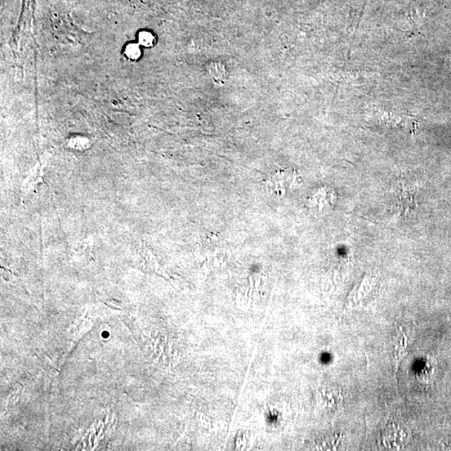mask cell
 <instances>
[{
  "label": "cell",
  "instance_id": "6da1fadb",
  "mask_svg": "<svg viewBox=\"0 0 451 451\" xmlns=\"http://www.w3.org/2000/svg\"><path fill=\"white\" fill-rule=\"evenodd\" d=\"M299 185V178L293 169H285L277 172L267 182L270 193L282 196L291 193Z\"/></svg>",
  "mask_w": 451,
  "mask_h": 451
},
{
  "label": "cell",
  "instance_id": "7a4b0ae2",
  "mask_svg": "<svg viewBox=\"0 0 451 451\" xmlns=\"http://www.w3.org/2000/svg\"><path fill=\"white\" fill-rule=\"evenodd\" d=\"M333 199H334V191L323 189L312 198V204L318 205L317 207L321 209L326 207L325 205L332 204Z\"/></svg>",
  "mask_w": 451,
  "mask_h": 451
},
{
  "label": "cell",
  "instance_id": "3957f363",
  "mask_svg": "<svg viewBox=\"0 0 451 451\" xmlns=\"http://www.w3.org/2000/svg\"><path fill=\"white\" fill-rule=\"evenodd\" d=\"M124 55L131 61H137L141 56V46L138 43H129L125 47Z\"/></svg>",
  "mask_w": 451,
  "mask_h": 451
},
{
  "label": "cell",
  "instance_id": "277c9868",
  "mask_svg": "<svg viewBox=\"0 0 451 451\" xmlns=\"http://www.w3.org/2000/svg\"><path fill=\"white\" fill-rule=\"evenodd\" d=\"M155 39L153 33L149 32V31H141L138 34V44L141 46L145 48L153 47L155 44Z\"/></svg>",
  "mask_w": 451,
  "mask_h": 451
}]
</instances>
